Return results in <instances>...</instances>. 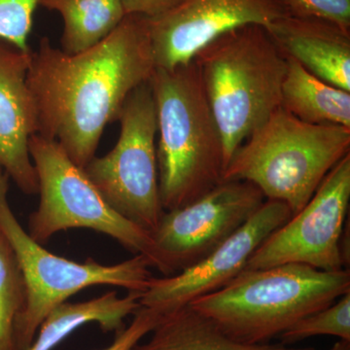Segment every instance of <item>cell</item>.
Here are the masks:
<instances>
[{"label": "cell", "mask_w": 350, "mask_h": 350, "mask_svg": "<svg viewBox=\"0 0 350 350\" xmlns=\"http://www.w3.org/2000/svg\"><path fill=\"white\" fill-rule=\"evenodd\" d=\"M29 154L38 179L40 202L29 216V234L39 243L55 234L85 228L107 234L135 255H144L156 266L151 232L115 211L61 145L36 133L29 138Z\"/></svg>", "instance_id": "cell-7"}, {"label": "cell", "mask_w": 350, "mask_h": 350, "mask_svg": "<svg viewBox=\"0 0 350 350\" xmlns=\"http://www.w3.org/2000/svg\"><path fill=\"white\" fill-rule=\"evenodd\" d=\"M283 56L350 92V31L325 20L285 16L265 27Z\"/></svg>", "instance_id": "cell-14"}, {"label": "cell", "mask_w": 350, "mask_h": 350, "mask_svg": "<svg viewBox=\"0 0 350 350\" xmlns=\"http://www.w3.org/2000/svg\"><path fill=\"white\" fill-rule=\"evenodd\" d=\"M41 0H0V39L18 49L31 51L29 36Z\"/></svg>", "instance_id": "cell-21"}, {"label": "cell", "mask_w": 350, "mask_h": 350, "mask_svg": "<svg viewBox=\"0 0 350 350\" xmlns=\"http://www.w3.org/2000/svg\"><path fill=\"white\" fill-rule=\"evenodd\" d=\"M39 5L61 16V49L70 55L101 42L126 16L120 0H41Z\"/></svg>", "instance_id": "cell-18"}, {"label": "cell", "mask_w": 350, "mask_h": 350, "mask_svg": "<svg viewBox=\"0 0 350 350\" xmlns=\"http://www.w3.org/2000/svg\"><path fill=\"white\" fill-rule=\"evenodd\" d=\"M349 151L350 128L306 123L280 107L237 149L223 181L250 182L293 216Z\"/></svg>", "instance_id": "cell-5"}, {"label": "cell", "mask_w": 350, "mask_h": 350, "mask_svg": "<svg viewBox=\"0 0 350 350\" xmlns=\"http://www.w3.org/2000/svg\"><path fill=\"white\" fill-rule=\"evenodd\" d=\"M118 121L114 148L94 156L85 174L108 204L133 224L153 234L165 211L159 190L157 114L149 81L133 90Z\"/></svg>", "instance_id": "cell-8"}, {"label": "cell", "mask_w": 350, "mask_h": 350, "mask_svg": "<svg viewBox=\"0 0 350 350\" xmlns=\"http://www.w3.org/2000/svg\"><path fill=\"white\" fill-rule=\"evenodd\" d=\"M150 340L131 350H315L280 344L245 345L232 340L190 305L163 313Z\"/></svg>", "instance_id": "cell-15"}, {"label": "cell", "mask_w": 350, "mask_h": 350, "mask_svg": "<svg viewBox=\"0 0 350 350\" xmlns=\"http://www.w3.org/2000/svg\"><path fill=\"white\" fill-rule=\"evenodd\" d=\"M155 68L144 16L126 15L107 38L78 54L40 39L27 72L38 135L57 142L84 169L107 126L118 121L128 96Z\"/></svg>", "instance_id": "cell-1"}, {"label": "cell", "mask_w": 350, "mask_h": 350, "mask_svg": "<svg viewBox=\"0 0 350 350\" xmlns=\"http://www.w3.org/2000/svg\"><path fill=\"white\" fill-rule=\"evenodd\" d=\"M193 61L222 137L227 167L246 138L282 105L287 59L266 27L248 25L214 39Z\"/></svg>", "instance_id": "cell-4"}, {"label": "cell", "mask_w": 350, "mask_h": 350, "mask_svg": "<svg viewBox=\"0 0 350 350\" xmlns=\"http://www.w3.org/2000/svg\"><path fill=\"white\" fill-rule=\"evenodd\" d=\"M317 336H334L350 342V292L299 320L278 338L282 344L291 345Z\"/></svg>", "instance_id": "cell-20"}, {"label": "cell", "mask_w": 350, "mask_h": 350, "mask_svg": "<svg viewBox=\"0 0 350 350\" xmlns=\"http://www.w3.org/2000/svg\"><path fill=\"white\" fill-rule=\"evenodd\" d=\"M27 292L12 247L0 232V350H14L16 322L24 310Z\"/></svg>", "instance_id": "cell-19"}, {"label": "cell", "mask_w": 350, "mask_h": 350, "mask_svg": "<svg viewBox=\"0 0 350 350\" xmlns=\"http://www.w3.org/2000/svg\"><path fill=\"white\" fill-rule=\"evenodd\" d=\"M157 114V163L163 211L199 199L223 181L222 137L194 61L155 68L149 79Z\"/></svg>", "instance_id": "cell-2"}, {"label": "cell", "mask_w": 350, "mask_h": 350, "mask_svg": "<svg viewBox=\"0 0 350 350\" xmlns=\"http://www.w3.org/2000/svg\"><path fill=\"white\" fill-rule=\"evenodd\" d=\"M130 325L115 332V338L109 347L100 350H131L147 334L151 333L162 317L163 313L154 308L142 306L133 313Z\"/></svg>", "instance_id": "cell-23"}, {"label": "cell", "mask_w": 350, "mask_h": 350, "mask_svg": "<svg viewBox=\"0 0 350 350\" xmlns=\"http://www.w3.org/2000/svg\"><path fill=\"white\" fill-rule=\"evenodd\" d=\"M182 0H120L126 15H139L148 19L169 12Z\"/></svg>", "instance_id": "cell-24"}, {"label": "cell", "mask_w": 350, "mask_h": 350, "mask_svg": "<svg viewBox=\"0 0 350 350\" xmlns=\"http://www.w3.org/2000/svg\"><path fill=\"white\" fill-rule=\"evenodd\" d=\"M349 292V269L325 271L285 264L243 271L224 287L189 305L232 340L265 345Z\"/></svg>", "instance_id": "cell-3"}, {"label": "cell", "mask_w": 350, "mask_h": 350, "mask_svg": "<svg viewBox=\"0 0 350 350\" xmlns=\"http://www.w3.org/2000/svg\"><path fill=\"white\" fill-rule=\"evenodd\" d=\"M286 59L280 107L306 123L350 128V92L320 79L294 59Z\"/></svg>", "instance_id": "cell-17"}, {"label": "cell", "mask_w": 350, "mask_h": 350, "mask_svg": "<svg viewBox=\"0 0 350 350\" xmlns=\"http://www.w3.org/2000/svg\"><path fill=\"white\" fill-rule=\"evenodd\" d=\"M291 217L284 202H264L247 222L197 264L174 275L152 278L140 294V305L163 314L217 291L241 275L262 241Z\"/></svg>", "instance_id": "cell-12"}, {"label": "cell", "mask_w": 350, "mask_h": 350, "mask_svg": "<svg viewBox=\"0 0 350 350\" xmlns=\"http://www.w3.org/2000/svg\"><path fill=\"white\" fill-rule=\"evenodd\" d=\"M264 200L250 182L228 180L186 206L165 211L152 234L155 269L170 276L197 264L247 222Z\"/></svg>", "instance_id": "cell-9"}, {"label": "cell", "mask_w": 350, "mask_h": 350, "mask_svg": "<svg viewBox=\"0 0 350 350\" xmlns=\"http://www.w3.org/2000/svg\"><path fill=\"white\" fill-rule=\"evenodd\" d=\"M139 298L135 292L119 298L116 291H110L86 301H66L46 317L27 350H53L86 324L98 323L105 333L118 331L125 326L124 319L142 308Z\"/></svg>", "instance_id": "cell-16"}, {"label": "cell", "mask_w": 350, "mask_h": 350, "mask_svg": "<svg viewBox=\"0 0 350 350\" xmlns=\"http://www.w3.org/2000/svg\"><path fill=\"white\" fill-rule=\"evenodd\" d=\"M288 15L283 0H182L169 12L148 19L156 68L172 69L226 32L248 25L268 27Z\"/></svg>", "instance_id": "cell-11"}, {"label": "cell", "mask_w": 350, "mask_h": 350, "mask_svg": "<svg viewBox=\"0 0 350 350\" xmlns=\"http://www.w3.org/2000/svg\"><path fill=\"white\" fill-rule=\"evenodd\" d=\"M9 176L0 167V232L17 259L27 292L24 310L14 331V350H27L38 329L55 308L94 285H111L144 293L153 278L144 255L116 265L94 260L71 261L45 250L23 229L8 202Z\"/></svg>", "instance_id": "cell-6"}, {"label": "cell", "mask_w": 350, "mask_h": 350, "mask_svg": "<svg viewBox=\"0 0 350 350\" xmlns=\"http://www.w3.org/2000/svg\"><path fill=\"white\" fill-rule=\"evenodd\" d=\"M327 350H350V342L340 340L333 347Z\"/></svg>", "instance_id": "cell-25"}, {"label": "cell", "mask_w": 350, "mask_h": 350, "mask_svg": "<svg viewBox=\"0 0 350 350\" xmlns=\"http://www.w3.org/2000/svg\"><path fill=\"white\" fill-rule=\"evenodd\" d=\"M349 200L350 154L329 172L303 209L262 241L244 271L285 264L344 269L342 237Z\"/></svg>", "instance_id": "cell-10"}, {"label": "cell", "mask_w": 350, "mask_h": 350, "mask_svg": "<svg viewBox=\"0 0 350 350\" xmlns=\"http://www.w3.org/2000/svg\"><path fill=\"white\" fill-rule=\"evenodd\" d=\"M31 50L0 39V167L27 195L38 194L29 142L38 133V114L27 85Z\"/></svg>", "instance_id": "cell-13"}, {"label": "cell", "mask_w": 350, "mask_h": 350, "mask_svg": "<svg viewBox=\"0 0 350 350\" xmlns=\"http://www.w3.org/2000/svg\"><path fill=\"white\" fill-rule=\"evenodd\" d=\"M288 15L328 21L350 31V0H283Z\"/></svg>", "instance_id": "cell-22"}]
</instances>
